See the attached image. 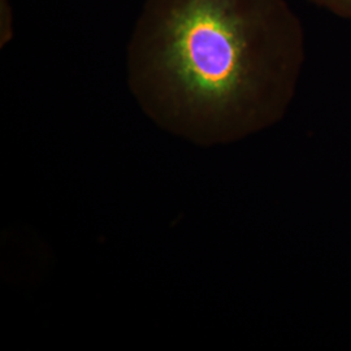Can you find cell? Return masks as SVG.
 Instances as JSON below:
<instances>
[{"mask_svg":"<svg viewBox=\"0 0 351 351\" xmlns=\"http://www.w3.org/2000/svg\"><path fill=\"white\" fill-rule=\"evenodd\" d=\"M303 58V26L287 0H145L128 85L160 129L215 146L276 123Z\"/></svg>","mask_w":351,"mask_h":351,"instance_id":"cell-1","label":"cell"},{"mask_svg":"<svg viewBox=\"0 0 351 351\" xmlns=\"http://www.w3.org/2000/svg\"><path fill=\"white\" fill-rule=\"evenodd\" d=\"M13 37V12L10 0H0V46H7Z\"/></svg>","mask_w":351,"mask_h":351,"instance_id":"cell-2","label":"cell"},{"mask_svg":"<svg viewBox=\"0 0 351 351\" xmlns=\"http://www.w3.org/2000/svg\"><path fill=\"white\" fill-rule=\"evenodd\" d=\"M313 4L351 23V0H310Z\"/></svg>","mask_w":351,"mask_h":351,"instance_id":"cell-3","label":"cell"}]
</instances>
